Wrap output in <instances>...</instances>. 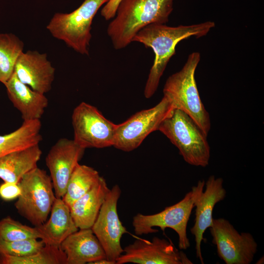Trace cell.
<instances>
[{
    "mask_svg": "<svg viewBox=\"0 0 264 264\" xmlns=\"http://www.w3.org/2000/svg\"><path fill=\"white\" fill-rule=\"evenodd\" d=\"M215 26L212 21L177 26L151 24L136 34L132 42L140 43L145 47L152 48L154 54V63L144 88L145 98H151L156 92L168 62L176 54L177 44L192 36L197 38L204 36Z\"/></svg>",
    "mask_w": 264,
    "mask_h": 264,
    "instance_id": "obj_1",
    "label": "cell"
},
{
    "mask_svg": "<svg viewBox=\"0 0 264 264\" xmlns=\"http://www.w3.org/2000/svg\"><path fill=\"white\" fill-rule=\"evenodd\" d=\"M174 0H122L107 32L116 50L132 42L136 34L151 24H166Z\"/></svg>",
    "mask_w": 264,
    "mask_h": 264,
    "instance_id": "obj_2",
    "label": "cell"
},
{
    "mask_svg": "<svg viewBox=\"0 0 264 264\" xmlns=\"http://www.w3.org/2000/svg\"><path fill=\"white\" fill-rule=\"evenodd\" d=\"M200 60L199 52L190 54L182 68L168 78L163 92L174 108L188 114L208 135L211 128L210 118L201 100L195 78Z\"/></svg>",
    "mask_w": 264,
    "mask_h": 264,
    "instance_id": "obj_3",
    "label": "cell"
},
{
    "mask_svg": "<svg viewBox=\"0 0 264 264\" xmlns=\"http://www.w3.org/2000/svg\"><path fill=\"white\" fill-rule=\"evenodd\" d=\"M158 131L177 148L187 163L202 167L208 165L210 148L207 135L186 112L174 108L161 122Z\"/></svg>",
    "mask_w": 264,
    "mask_h": 264,
    "instance_id": "obj_4",
    "label": "cell"
},
{
    "mask_svg": "<svg viewBox=\"0 0 264 264\" xmlns=\"http://www.w3.org/2000/svg\"><path fill=\"white\" fill-rule=\"evenodd\" d=\"M109 0H85L69 13H56L46 28L55 38L75 51L88 55L93 19L99 8Z\"/></svg>",
    "mask_w": 264,
    "mask_h": 264,
    "instance_id": "obj_5",
    "label": "cell"
},
{
    "mask_svg": "<svg viewBox=\"0 0 264 264\" xmlns=\"http://www.w3.org/2000/svg\"><path fill=\"white\" fill-rule=\"evenodd\" d=\"M21 193L15 203L18 213L34 226L47 220L56 198L50 175L38 167L19 183Z\"/></svg>",
    "mask_w": 264,
    "mask_h": 264,
    "instance_id": "obj_6",
    "label": "cell"
},
{
    "mask_svg": "<svg viewBox=\"0 0 264 264\" xmlns=\"http://www.w3.org/2000/svg\"><path fill=\"white\" fill-rule=\"evenodd\" d=\"M195 190L194 186L184 197L176 203L166 207L153 215L138 213L133 217L132 225L136 235L156 233L159 227L162 231L166 228L173 229L178 237V247L186 250L190 244L187 234V227L191 212L195 207Z\"/></svg>",
    "mask_w": 264,
    "mask_h": 264,
    "instance_id": "obj_7",
    "label": "cell"
},
{
    "mask_svg": "<svg viewBox=\"0 0 264 264\" xmlns=\"http://www.w3.org/2000/svg\"><path fill=\"white\" fill-rule=\"evenodd\" d=\"M73 140L85 149L113 146L117 124L106 118L94 106L82 102L73 110Z\"/></svg>",
    "mask_w": 264,
    "mask_h": 264,
    "instance_id": "obj_8",
    "label": "cell"
},
{
    "mask_svg": "<svg viewBox=\"0 0 264 264\" xmlns=\"http://www.w3.org/2000/svg\"><path fill=\"white\" fill-rule=\"evenodd\" d=\"M174 109L172 103L163 96L154 107L137 112L117 124L113 146L125 152L136 149L151 133L158 131L161 122Z\"/></svg>",
    "mask_w": 264,
    "mask_h": 264,
    "instance_id": "obj_9",
    "label": "cell"
},
{
    "mask_svg": "<svg viewBox=\"0 0 264 264\" xmlns=\"http://www.w3.org/2000/svg\"><path fill=\"white\" fill-rule=\"evenodd\" d=\"M209 230L218 255L226 264H249L252 262L258 244L251 234L240 233L224 218H213Z\"/></svg>",
    "mask_w": 264,
    "mask_h": 264,
    "instance_id": "obj_10",
    "label": "cell"
},
{
    "mask_svg": "<svg viewBox=\"0 0 264 264\" xmlns=\"http://www.w3.org/2000/svg\"><path fill=\"white\" fill-rule=\"evenodd\" d=\"M121 193L117 184L110 189L91 228L102 245L106 258L115 264L117 259L123 253L121 238L124 234L128 233L117 212V202Z\"/></svg>",
    "mask_w": 264,
    "mask_h": 264,
    "instance_id": "obj_11",
    "label": "cell"
},
{
    "mask_svg": "<svg viewBox=\"0 0 264 264\" xmlns=\"http://www.w3.org/2000/svg\"><path fill=\"white\" fill-rule=\"evenodd\" d=\"M195 190L194 205L196 207L195 223L190 229L195 237L197 257L201 264H204L202 256L201 244L206 230L213 223V211L215 205L226 197V191L223 187L222 178L210 176L206 182L198 180Z\"/></svg>",
    "mask_w": 264,
    "mask_h": 264,
    "instance_id": "obj_12",
    "label": "cell"
},
{
    "mask_svg": "<svg viewBox=\"0 0 264 264\" xmlns=\"http://www.w3.org/2000/svg\"><path fill=\"white\" fill-rule=\"evenodd\" d=\"M116 264H192L186 254L172 241L154 237L152 241L140 238L123 249Z\"/></svg>",
    "mask_w": 264,
    "mask_h": 264,
    "instance_id": "obj_13",
    "label": "cell"
},
{
    "mask_svg": "<svg viewBox=\"0 0 264 264\" xmlns=\"http://www.w3.org/2000/svg\"><path fill=\"white\" fill-rule=\"evenodd\" d=\"M85 149L73 139L62 138L49 150L45 157V164L57 198H62L64 196L69 178Z\"/></svg>",
    "mask_w": 264,
    "mask_h": 264,
    "instance_id": "obj_14",
    "label": "cell"
},
{
    "mask_svg": "<svg viewBox=\"0 0 264 264\" xmlns=\"http://www.w3.org/2000/svg\"><path fill=\"white\" fill-rule=\"evenodd\" d=\"M14 72L23 84L32 89L45 94L51 88L55 68L45 53L37 51H23L15 65Z\"/></svg>",
    "mask_w": 264,
    "mask_h": 264,
    "instance_id": "obj_15",
    "label": "cell"
},
{
    "mask_svg": "<svg viewBox=\"0 0 264 264\" xmlns=\"http://www.w3.org/2000/svg\"><path fill=\"white\" fill-rule=\"evenodd\" d=\"M60 248L66 254V264H92L106 258L102 245L91 228L79 229L68 236Z\"/></svg>",
    "mask_w": 264,
    "mask_h": 264,
    "instance_id": "obj_16",
    "label": "cell"
},
{
    "mask_svg": "<svg viewBox=\"0 0 264 264\" xmlns=\"http://www.w3.org/2000/svg\"><path fill=\"white\" fill-rule=\"evenodd\" d=\"M4 85L9 99L21 113L23 121L40 120L48 104L44 94L22 83L14 72Z\"/></svg>",
    "mask_w": 264,
    "mask_h": 264,
    "instance_id": "obj_17",
    "label": "cell"
},
{
    "mask_svg": "<svg viewBox=\"0 0 264 264\" xmlns=\"http://www.w3.org/2000/svg\"><path fill=\"white\" fill-rule=\"evenodd\" d=\"M45 244L60 247L70 235L79 230L72 217L69 207L61 198H56L49 219L38 226Z\"/></svg>",
    "mask_w": 264,
    "mask_h": 264,
    "instance_id": "obj_18",
    "label": "cell"
},
{
    "mask_svg": "<svg viewBox=\"0 0 264 264\" xmlns=\"http://www.w3.org/2000/svg\"><path fill=\"white\" fill-rule=\"evenodd\" d=\"M110 189L101 176L99 181L70 206L73 220L78 229L91 228Z\"/></svg>",
    "mask_w": 264,
    "mask_h": 264,
    "instance_id": "obj_19",
    "label": "cell"
},
{
    "mask_svg": "<svg viewBox=\"0 0 264 264\" xmlns=\"http://www.w3.org/2000/svg\"><path fill=\"white\" fill-rule=\"evenodd\" d=\"M42 154L39 144L16 150L0 157V178L19 183L27 173L37 167Z\"/></svg>",
    "mask_w": 264,
    "mask_h": 264,
    "instance_id": "obj_20",
    "label": "cell"
},
{
    "mask_svg": "<svg viewBox=\"0 0 264 264\" xmlns=\"http://www.w3.org/2000/svg\"><path fill=\"white\" fill-rule=\"evenodd\" d=\"M40 120L23 121L14 131L0 135V157L13 151L39 144L42 140Z\"/></svg>",
    "mask_w": 264,
    "mask_h": 264,
    "instance_id": "obj_21",
    "label": "cell"
},
{
    "mask_svg": "<svg viewBox=\"0 0 264 264\" xmlns=\"http://www.w3.org/2000/svg\"><path fill=\"white\" fill-rule=\"evenodd\" d=\"M100 177L98 172L93 168L79 163L69 178L62 199L69 207L89 191L99 181Z\"/></svg>",
    "mask_w": 264,
    "mask_h": 264,
    "instance_id": "obj_22",
    "label": "cell"
},
{
    "mask_svg": "<svg viewBox=\"0 0 264 264\" xmlns=\"http://www.w3.org/2000/svg\"><path fill=\"white\" fill-rule=\"evenodd\" d=\"M23 42L12 33H0V82L4 84L14 72L16 61L23 51Z\"/></svg>",
    "mask_w": 264,
    "mask_h": 264,
    "instance_id": "obj_23",
    "label": "cell"
},
{
    "mask_svg": "<svg viewBox=\"0 0 264 264\" xmlns=\"http://www.w3.org/2000/svg\"><path fill=\"white\" fill-rule=\"evenodd\" d=\"M66 256L60 248L45 244L38 252L17 257L0 253V264H66Z\"/></svg>",
    "mask_w": 264,
    "mask_h": 264,
    "instance_id": "obj_24",
    "label": "cell"
},
{
    "mask_svg": "<svg viewBox=\"0 0 264 264\" xmlns=\"http://www.w3.org/2000/svg\"><path fill=\"white\" fill-rule=\"evenodd\" d=\"M0 238L7 241L26 239L43 240V236L38 226L23 224L8 216L0 220Z\"/></svg>",
    "mask_w": 264,
    "mask_h": 264,
    "instance_id": "obj_25",
    "label": "cell"
},
{
    "mask_svg": "<svg viewBox=\"0 0 264 264\" xmlns=\"http://www.w3.org/2000/svg\"><path fill=\"white\" fill-rule=\"evenodd\" d=\"M44 245L42 240L7 241L0 238V253L17 257L24 256L38 252Z\"/></svg>",
    "mask_w": 264,
    "mask_h": 264,
    "instance_id": "obj_26",
    "label": "cell"
},
{
    "mask_svg": "<svg viewBox=\"0 0 264 264\" xmlns=\"http://www.w3.org/2000/svg\"><path fill=\"white\" fill-rule=\"evenodd\" d=\"M21 193L19 183L3 182L0 185V197L5 201L17 199Z\"/></svg>",
    "mask_w": 264,
    "mask_h": 264,
    "instance_id": "obj_27",
    "label": "cell"
},
{
    "mask_svg": "<svg viewBox=\"0 0 264 264\" xmlns=\"http://www.w3.org/2000/svg\"><path fill=\"white\" fill-rule=\"evenodd\" d=\"M122 0H109L102 8L101 15L106 21L112 19L115 16L119 3Z\"/></svg>",
    "mask_w": 264,
    "mask_h": 264,
    "instance_id": "obj_28",
    "label": "cell"
},
{
    "mask_svg": "<svg viewBox=\"0 0 264 264\" xmlns=\"http://www.w3.org/2000/svg\"><path fill=\"white\" fill-rule=\"evenodd\" d=\"M92 264H115V263L108 260L107 258H105L93 262Z\"/></svg>",
    "mask_w": 264,
    "mask_h": 264,
    "instance_id": "obj_29",
    "label": "cell"
}]
</instances>
